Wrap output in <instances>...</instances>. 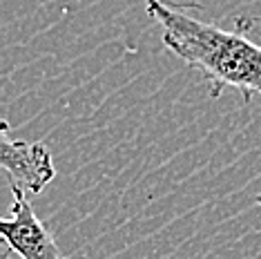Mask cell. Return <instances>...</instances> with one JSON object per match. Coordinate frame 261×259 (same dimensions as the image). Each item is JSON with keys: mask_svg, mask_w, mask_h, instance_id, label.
<instances>
[{"mask_svg": "<svg viewBox=\"0 0 261 259\" xmlns=\"http://www.w3.org/2000/svg\"><path fill=\"white\" fill-rule=\"evenodd\" d=\"M11 217L0 221V235L20 259H65L54 237L36 217L25 192L11 186Z\"/></svg>", "mask_w": 261, "mask_h": 259, "instance_id": "cell-3", "label": "cell"}, {"mask_svg": "<svg viewBox=\"0 0 261 259\" xmlns=\"http://www.w3.org/2000/svg\"><path fill=\"white\" fill-rule=\"evenodd\" d=\"M257 203H259V205H261V194H259V197H257Z\"/></svg>", "mask_w": 261, "mask_h": 259, "instance_id": "cell-4", "label": "cell"}, {"mask_svg": "<svg viewBox=\"0 0 261 259\" xmlns=\"http://www.w3.org/2000/svg\"><path fill=\"white\" fill-rule=\"evenodd\" d=\"M0 166L9 174V186L29 194H40L56 176L49 150L43 143L11 141L7 123H0Z\"/></svg>", "mask_w": 261, "mask_h": 259, "instance_id": "cell-2", "label": "cell"}, {"mask_svg": "<svg viewBox=\"0 0 261 259\" xmlns=\"http://www.w3.org/2000/svg\"><path fill=\"white\" fill-rule=\"evenodd\" d=\"M165 0H147L145 9L163 27V45L210 83L212 96L225 87L239 90L246 101L261 94V47L243 34L203 22Z\"/></svg>", "mask_w": 261, "mask_h": 259, "instance_id": "cell-1", "label": "cell"}]
</instances>
